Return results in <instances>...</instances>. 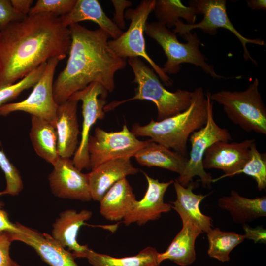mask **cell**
Listing matches in <instances>:
<instances>
[{"label": "cell", "instance_id": "1", "mask_svg": "<svg viewBox=\"0 0 266 266\" xmlns=\"http://www.w3.org/2000/svg\"><path fill=\"white\" fill-rule=\"evenodd\" d=\"M70 31L60 17L28 15L0 30V87L15 83L51 58L66 57Z\"/></svg>", "mask_w": 266, "mask_h": 266}, {"label": "cell", "instance_id": "2", "mask_svg": "<svg viewBox=\"0 0 266 266\" xmlns=\"http://www.w3.org/2000/svg\"><path fill=\"white\" fill-rule=\"evenodd\" d=\"M71 42L66 67L53 83V96L59 105L75 92L97 82L108 91L115 88V74L124 69L126 59L109 47L108 34L100 28L89 30L79 23L68 27Z\"/></svg>", "mask_w": 266, "mask_h": 266}, {"label": "cell", "instance_id": "3", "mask_svg": "<svg viewBox=\"0 0 266 266\" xmlns=\"http://www.w3.org/2000/svg\"><path fill=\"white\" fill-rule=\"evenodd\" d=\"M193 91L191 103L185 110L161 121L151 119L144 126L135 123L131 132L136 137H149L151 141L187 158V144L190 135L203 127L207 119V100L202 87Z\"/></svg>", "mask_w": 266, "mask_h": 266}, {"label": "cell", "instance_id": "4", "mask_svg": "<svg viewBox=\"0 0 266 266\" xmlns=\"http://www.w3.org/2000/svg\"><path fill=\"white\" fill-rule=\"evenodd\" d=\"M128 62L134 75L132 82L137 85L135 95L126 100L114 101L106 104L104 107L105 112L128 101L146 100L156 105L157 121H159L175 115L190 106L194 91L178 89L174 92H170L164 87L154 70L140 58H129Z\"/></svg>", "mask_w": 266, "mask_h": 266}, {"label": "cell", "instance_id": "5", "mask_svg": "<svg viewBox=\"0 0 266 266\" xmlns=\"http://www.w3.org/2000/svg\"><path fill=\"white\" fill-rule=\"evenodd\" d=\"M144 33L154 39L162 48L167 57L166 62L162 68L167 74H176L180 70V65L183 63L193 64L200 67L206 74L214 78H226L218 74L212 65L208 64L204 56L200 51L201 42L196 32H189L183 36L187 43L180 42L176 34L167 28L162 22H147Z\"/></svg>", "mask_w": 266, "mask_h": 266}, {"label": "cell", "instance_id": "6", "mask_svg": "<svg viewBox=\"0 0 266 266\" xmlns=\"http://www.w3.org/2000/svg\"><path fill=\"white\" fill-rule=\"evenodd\" d=\"M257 78L244 91L222 90L210 99L222 105L228 118L246 132L266 134V108L258 90Z\"/></svg>", "mask_w": 266, "mask_h": 266}, {"label": "cell", "instance_id": "7", "mask_svg": "<svg viewBox=\"0 0 266 266\" xmlns=\"http://www.w3.org/2000/svg\"><path fill=\"white\" fill-rule=\"evenodd\" d=\"M156 0H144L134 9H128L124 14L131 23L128 30L118 38L108 41L109 48L119 57H142L151 66L161 80L167 86L172 84L169 76L157 65L147 54L144 36L147 20L154 11Z\"/></svg>", "mask_w": 266, "mask_h": 266}, {"label": "cell", "instance_id": "8", "mask_svg": "<svg viewBox=\"0 0 266 266\" xmlns=\"http://www.w3.org/2000/svg\"><path fill=\"white\" fill-rule=\"evenodd\" d=\"M209 92L205 94L207 100V119L205 126L193 133L189 140L191 149L189 158L183 172L176 179L182 186L186 187L195 176H199L204 186H210L212 178L203 168L202 161L206 150L217 141L229 142L232 140L230 132L224 128H221L215 122L213 112V102L210 99Z\"/></svg>", "mask_w": 266, "mask_h": 266}, {"label": "cell", "instance_id": "9", "mask_svg": "<svg viewBox=\"0 0 266 266\" xmlns=\"http://www.w3.org/2000/svg\"><path fill=\"white\" fill-rule=\"evenodd\" d=\"M189 4L195 8L197 14H203L202 20L199 23L189 24L179 19L175 23L173 32L183 36L191 30L199 28L206 33L214 35L217 33L218 28L226 29L232 32L241 42L244 59L246 61L249 59L255 65H257L256 60L250 55L246 44L251 43L263 46L265 41L259 38H246L236 30L227 15L226 0H192L189 1Z\"/></svg>", "mask_w": 266, "mask_h": 266}, {"label": "cell", "instance_id": "10", "mask_svg": "<svg viewBox=\"0 0 266 266\" xmlns=\"http://www.w3.org/2000/svg\"><path fill=\"white\" fill-rule=\"evenodd\" d=\"M146 143L147 140L138 139L126 124L118 132H107L97 127L88 142L90 169L110 160L131 158Z\"/></svg>", "mask_w": 266, "mask_h": 266}, {"label": "cell", "instance_id": "11", "mask_svg": "<svg viewBox=\"0 0 266 266\" xmlns=\"http://www.w3.org/2000/svg\"><path fill=\"white\" fill-rule=\"evenodd\" d=\"M59 61L55 58L49 59L29 96L21 101L7 103L0 107V115L6 116L13 112L23 111L42 118L55 126L58 105L53 96V78Z\"/></svg>", "mask_w": 266, "mask_h": 266}, {"label": "cell", "instance_id": "12", "mask_svg": "<svg viewBox=\"0 0 266 266\" xmlns=\"http://www.w3.org/2000/svg\"><path fill=\"white\" fill-rule=\"evenodd\" d=\"M108 91L100 83L92 82L83 89L72 95L68 99L82 102L83 123L81 140L74 154L73 163L79 170L90 169L88 142L92 126L105 116L104 107L106 105Z\"/></svg>", "mask_w": 266, "mask_h": 266}, {"label": "cell", "instance_id": "13", "mask_svg": "<svg viewBox=\"0 0 266 266\" xmlns=\"http://www.w3.org/2000/svg\"><path fill=\"white\" fill-rule=\"evenodd\" d=\"M255 141L254 139H248L240 142L220 141L209 147L203 157V168L220 169L225 173L218 178L213 179L212 182L235 175L249 159L250 147Z\"/></svg>", "mask_w": 266, "mask_h": 266}, {"label": "cell", "instance_id": "14", "mask_svg": "<svg viewBox=\"0 0 266 266\" xmlns=\"http://www.w3.org/2000/svg\"><path fill=\"white\" fill-rule=\"evenodd\" d=\"M48 180L52 193L57 197L89 201L88 173L81 172L70 158L60 157L53 165Z\"/></svg>", "mask_w": 266, "mask_h": 266}, {"label": "cell", "instance_id": "15", "mask_svg": "<svg viewBox=\"0 0 266 266\" xmlns=\"http://www.w3.org/2000/svg\"><path fill=\"white\" fill-rule=\"evenodd\" d=\"M18 232L9 233L13 241H19L32 247L41 259L50 266H79L72 253L66 250L51 235L18 222Z\"/></svg>", "mask_w": 266, "mask_h": 266}, {"label": "cell", "instance_id": "16", "mask_svg": "<svg viewBox=\"0 0 266 266\" xmlns=\"http://www.w3.org/2000/svg\"><path fill=\"white\" fill-rule=\"evenodd\" d=\"M143 173L148 183L147 190L142 199L135 201L131 211L123 220L126 226L133 223L142 225L150 221H155L163 213L169 212L172 209L171 204L164 202V197L174 180L160 182Z\"/></svg>", "mask_w": 266, "mask_h": 266}, {"label": "cell", "instance_id": "17", "mask_svg": "<svg viewBox=\"0 0 266 266\" xmlns=\"http://www.w3.org/2000/svg\"><path fill=\"white\" fill-rule=\"evenodd\" d=\"M139 169L132 164L129 158H118L103 163L88 173L91 199L100 201L107 191L116 182Z\"/></svg>", "mask_w": 266, "mask_h": 266}, {"label": "cell", "instance_id": "18", "mask_svg": "<svg viewBox=\"0 0 266 266\" xmlns=\"http://www.w3.org/2000/svg\"><path fill=\"white\" fill-rule=\"evenodd\" d=\"M92 216V212L88 210L77 212L72 209H67L60 213L53 224L51 236L64 248L67 247L73 251L75 258H85L88 246L80 245L77 241V236L80 227Z\"/></svg>", "mask_w": 266, "mask_h": 266}, {"label": "cell", "instance_id": "19", "mask_svg": "<svg viewBox=\"0 0 266 266\" xmlns=\"http://www.w3.org/2000/svg\"><path fill=\"white\" fill-rule=\"evenodd\" d=\"M78 101L68 99L58 107L55 126L58 151L62 158H70L78 147L80 133L77 115Z\"/></svg>", "mask_w": 266, "mask_h": 266}, {"label": "cell", "instance_id": "20", "mask_svg": "<svg viewBox=\"0 0 266 266\" xmlns=\"http://www.w3.org/2000/svg\"><path fill=\"white\" fill-rule=\"evenodd\" d=\"M174 187L176 194V200L172 202L173 208L179 214L182 222L191 220L197 225L203 233H207L212 229L211 218L202 213L200 204L207 196L195 194L193 190L195 184L191 182L187 187L182 186L174 180Z\"/></svg>", "mask_w": 266, "mask_h": 266}, {"label": "cell", "instance_id": "21", "mask_svg": "<svg viewBox=\"0 0 266 266\" xmlns=\"http://www.w3.org/2000/svg\"><path fill=\"white\" fill-rule=\"evenodd\" d=\"M202 233L199 227L191 220L182 223V229L166 250L159 253V262L161 264L164 261L168 260L180 266L193 264L196 259L195 242Z\"/></svg>", "mask_w": 266, "mask_h": 266}, {"label": "cell", "instance_id": "22", "mask_svg": "<svg viewBox=\"0 0 266 266\" xmlns=\"http://www.w3.org/2000/svg\"><path fill=\"white\" fill-rule=\"evenodd\" d=\"M60 18L62 23L68 27L84 20L91 21L97 24L113 39L118 38L124 33L106 16L97 0H76L70 11Z\"/></svg>", "mask_w": 266, "mask_h": 266}, {"label": "cell", "instance_id": "23", "mask_svg": "<svg viewBox=\"0 0 266 266\" xmlns=\"http://www.w3.org/2000/svg\"><path fill=\"white\" fill-rule=\"evenodd\" d=\"M136 200L133 188L126 178L114 184L100 200V212L111 221L123 220Z\"/></svg>", "mask_w": 266, "mask_h": 266}, {"label": "cell", "instance_id": "24", "mask_svg": "<svg viewBox=\"0 0 266 266\" xmlns=\"http://www.w3.org/2000/svg\"><path fill=\"white\" fill-rule=\"evenodd\" d=\"M218 206L227 211L233 221L245 224L262 217L266 216V197L248 198L232 190L230 195L220 198Z\"/></svg>", "mask_w": 266, "mask_h": 266}, {"label": "cell", "instance_id": "25", "mask_svg": "<svg viewBox=\"0 0 266 266\" xmlns=\"http://www.w3.org/2000/svg\"><path fill=\"white\" fill-rule=\"evenodd\" d=\"M141 165L157 166L180 175L183 171L188 158L160 144L147 140L146 144L133 156Z\"/></svg>", "mask_w": 266, "mask_h": 266}, {"label": "cell", "instance_id": "26", "mask_svg": "<svg viewBox=\"0 0 266 266\" xmlns=\"http://www.w3.org/2000/svg\"><path fill=\"white\" fill-rule=\"evenodd\" d=\"M30 138L36 154L53 165L60 158L57 149V135L51 123L31 116Z\"/></svg>", "mask_w": 266, "mask_h": 266}, {"label": "cell", "instance_id": "27", "mask_svg": "<svg viewBox=\"0 0 266 266\" xmlns=\"http://www.w3.org/2000/svg\"><path fill=\"white\" fill-rule=\"evenodd\" d=\"M158 254L155 248L148 246L136 255L116 258L97 253L88 248L85 258L92 266H160Z\"/></svg>", "mask_w": 266, "mask_h": 266}, {"label": "cell", "instance_id": "28", "mask_svg": "<svg viewBox=\"0 0 266 266\" xmlns=\"http://www.w3.org/2000/svg\"><path fill=\"white\" fill-rule=\"evenodd\" d=\"M209 257L221 262L230 260V254L245 239L244 234L223 231L219 228H212L207 233Z\"/></svg>", "mask_w": 266, "mask_h": 266}, {"label": "cell", "instance_id": "29", "mask_svg": "<svg viewBox=\"0 0 266 266\" xmlns=\"http://www.w3.org/2000/svg\"><path fill=\"white\" fill-rule=\"evenodd\" d=\"M184 5L179 0H156L154 9L158 21L164 23L167 28L174 27L180 18L184 19L187 24L195 23L197 11L195 8L189 4Z\"/></svg>", "mask_w": 266, "mask_h": 266}, {"label": "cell", "instance_id": "30", "mask_svg": "<svg viewBox=\"0 0 266 266\" xmlns=\"http://www.w3.org/2000/svg\"><path fill=\"white\" fill-rule=\"evenodd\" d=\"M243 173L253 177L259 191L266 188V153H260L257 148L255 141L250 147V156L243 167L236 173V175Z\"/></svg>", "mask_w": 266, "mask_h": 266}, {"label": "cell", "instance_id": "31", "mask_svg": "<svg viewBox=\"0 0 266 266\" xmlns=\"http://www.w3.org/2000/svg\"><path fill=\"white\" fill-rule=\"evenodd\" d=\"M46 63H43L20 81L0 87V107L15 99L24 90L33 87L42 75Z\"/></svg>", "mask_w": 266, "mask_h": 266}, {"label": "cell", "instance_id": "32", "mask_svg": "<svg viewBox=\"0 0 266 266\" xmlns=\"http://www.w3.org/2000/svg\"><path fill=\"white\" fill-rule=\"evenodd\" d=\"M0 167L4 174L6 182V188L4 191L0 192L1 194L17 195L23 188L21 175L18 170L0 149Z\"/></svg>", "mask_w": 266, "mask_h": 266}, {"label": "cell", "instance_id": "33", "mask_svg": "<svg viewBox=\"0 0 266 266\" xmlns=\"http://www.w3.org/2000/svg\"><path fill=\"white\" fill-rule=\"evenodd\" d=\"M76 2V0H38L28 15L47 13L61 17L70 12Z\"/></svg>", "mask_w": 266, "mask_h": 266}, {"label": "cell", "instance_id": "34", "mask_svg": "<svg viewBox=\"0 0 266 266\" xmlns=\"http://www.w3.org/2000/svg\"><path fill=\"white\" fill-rule=\"evenodd\" d=\"M24 16L18 13L9 0H0V30L11 22L20 20Z\"/></svg>", "mask_w": 266, "mask_h": 266}, {"label": "cell", "instance_id": "35", "mask_svg": "<svg viewBox=\"0 0 266 266\" xmlns=\"http://www.w3.org/2000/svg\"><path fill=\"white\" fill-rule=\"evenodd\" d=\"M12 242L8 232L0 233V266H21L10 256L9 249Z\"/></svg>", "mask_w": 266, "mask_h": 266}, {"label": "cell", "instance_id": "36", "mask_svg": "<svg viewBox=\"0 0 266 266\" xmlns=\"http://www.w3.org/2000/svg\"><path fill=\"white\" fill-rule=\"evenodd\" d=\"M115 13L112 21L121 30L125 28L124 10L132 6V2L126 0H112Z\"/></svg>", "mask_w": 266, "mask_h": 266}, {"label": "cell", "instance_id": "37", "mask_svg": "<svg viewBox=\"0 0 266 266\" xmlns=\"http://www.w3.org/2000/svg\"><path fill=\"white\" fill-rule=\"evenodd\" d=\"M245 239L252 240L255 243H266V230L261 226L256 228L250 227L247 224L243 225Z\"/></svg>", "mask_w": 266, "mask_h": 266}, {"label": "cell", "instance_id": "38", "mask_svg": "<svg viewBox=\"0 0 266 266\" xmlns=\"http://www.w3.org/2000/svg\"><path fill=\"white\" fill-rule=\"evenodd\" d=\"M18 228L15 223H11L9 220L7 213L0 209V233L2 232L16 233Z\"/></svg>", "mask_w": 266, "mask_h": 266}, {"label": "cell", "instance_id": "39", "mask_svg": "<svg viewBox=\"0 0 266 266\" xmlns=\"http://www.w3.org/2000/svg\"><path fill=\"white\" fill-rule=\"evenodd\" d=\"M14 9L21 15L27 16L33 3L32 0H10Z\"/></svg>", "mask_w": 266, "mask_h": 266}, {"label": "cell", "instance_id": "40", "mask_svg": "<svg viewBox=\"0 0 266 266\" xmlns=\"http://www.w3.org/2000/svg\"><path fill=\"white\" fill-rule=\"evenodd\" d=\"M246 1L248 6L253 10H265L266 8V0H248Z\"/></svg>", "mask_w": 266, "mask_h": 266}, {"label": "cell", "instance_id": "41", "mask_svg": "<svg viewBox=\"0 0 266 266\" xmlns=\"http://www.w3.org/2000/svg\"><path fill=\"white\" fill-rule=\"evenodd\" d=\"M0 195H1V193L0 192ZM1 205H2L1 203L0 202V209L1 208Z\"/></svg>", "mask_w": 266, "mask_h": 266}]
</instances>
